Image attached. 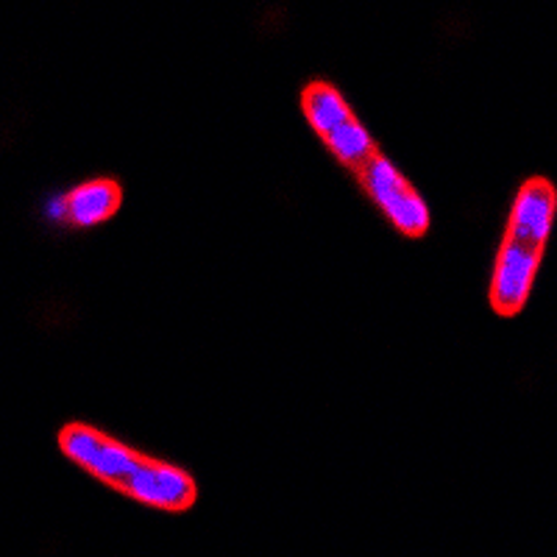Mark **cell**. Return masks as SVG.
I'll return each mask as SVG.
<instances>
[{
	"mask_svg": "<svg viewBox=\"0 0 557 557\" xmlns=\"http://www.w3.org/2000/svg\"><path fill=\"white\" fill-rule=\"evenodd\" d=\"M321 139H323V146L332 151V157L355 173L360 171L368 159L374 157V153H380L376 151V143L374 137H371V132H368L357 117H348L346 123L332 128L330 134H323Z\"/></svg>",
	"mask_w": 557,
	"mask_h": 557,
	"instance_id": "cell-7",
	"label": "cell"
},
{
	"mask_svg": "<svg viewBox=\"0 0 557 557\" xmlns=\"http://www.w3.org/2000/svg\"><path fill=\"white\" fill-rule=\"evenodd\" d=\"M362 190L371 196V201L382 209V215L399 228L407 237H421L430 228V207L405 176L396 171L391 159L374 153L366 165L357 171Z\"/></svg>",
	"mask_w": 557,
	"mask_h": 557,
	"instance_id": "cell-2",
	"label": "cell"
},
{
	"mask_svg": "<svg viewBox=\"0 0 557 557\" xmlns=\"http://www.w3.org/2000/svg\"><path fill=\"white\" fill-rule=\"evenodd\" d=\"M64 198H67L70 212L67 223L78 228H92L98 223L109 221L117 212V207H121V187L109 182V178H89V182L64 193Z\"/></svg>",
	"mask_w": 557,
	"mask_h": 557,
	"instance_id": "cell-5",
	"label": "cell"
},
{
	"mask_svg": "<svg viewBox=\"0 0 557 557\" xmlns=\"http://www.w3.org/2000/svg\"><path fill=\"white\" fill-rule=\"evenodd\" d=\"M117 491L132 496L139 505L165 510V513H182L198 496L196 480L187 471L173 466V462H162L143 455L134 462V469L128 471V476L121 482Z\"/></svg>",
	"mask_w": 557,
	"mask_h": 557,
	"instance_id": "cell-3",
	"label": "cell"
},
{
	"mask_svg": "<svg viewBox=\"0 0 557 557\" xmlns=\"http://www.w3.org/2000/svg\"><path fill=\"white\" fill-rule=\"evenodd\" d=\"M557 215V193L546 178H530L516 193L505 237L491 276V307L499 315H519L535 287L546 243Z\"/></svg>",
	"mask_w": 557,
	"mask_h": 557,
	"instance_id": "cell-1",
	"label": "cell"
},
{
	"mask_svg": "<svg viewBox=\"0 0 557 557\" xmlns=\"http://www.w3.org/2000/svg\"><path fill=\"white\" fill-rule=\"evenodd\" d=\"M59 446H62L64 457L73 460L78 469L101 480L103 485L121 487L128 471L134 469V462L139 460L137 451L132 446L114 441V437L103 435L98 430H89L84 424L64 426L59 435Z\"/></svg>",
	"mask_w": 557,
	"mask_h": 557,
	"instance_id": "cell-4",
	"label": "cell"
},
{
	"mask_svg": "<svg viewBox=\"0 0 557 557\" xmlns=\"http://www.w3.org/2000/svg\"><path fill=\"white\" fill-rule=\"evenodd\" d=\"M45 215H48V221H53V223H67L70 221L67 198H64V196H53L51 201L45 203Z\"/></svg>",
	"mask_w": 557,
	"mask_h": 557,
	"instance_id": "cell-8",
	"label": "cell"
},
{
	"mask_svg": "<svg viewBox=\"0 0 557 557\" xmlns=\"http://www.w3.org/2000/svg\"><path fill=\"white\" fill-rule=\"evenodd\" d=\"M301 109H305L307 123H310V128L318 134V137L330 134L332 128L346 123L348 117H355L348 101L341 96V89L332 87V84L326 82H315L305 89V96H301Z\"/></svg>",
	"mask_w": 557,
	"mask_h": 557,
	"instance_id": "cell-6",
	"label": "cell"
}]
</instances>
